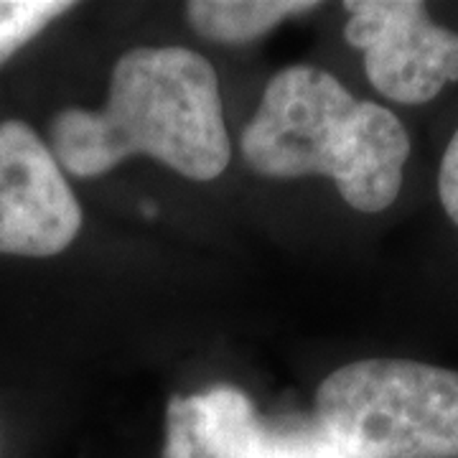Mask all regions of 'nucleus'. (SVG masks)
Listing matches in <instances>:
<instances>
[{
  "label": "nucleus",
  "mask_w": 458,
  "mask_h": 458,
  "mask_svg": "<svg viewBox=\"0 0 458 458\" xmlns=\"http://www.w3.org/2000/svg\"><path fill=\"white\" fill-rule=\"evenodd\" d=\"M82 207L47 140L0 120V255L54 258L77 240Z\"/></svg>",
  "instance_id": "obj_5"
},
{
  "label": "nucleus",
  "mask_w": 458,
  "mask_h": 458,
  "mask_svg": "<svg viewBox=\"0 0 458 458\" xmlns=\"http://www.w3.org/2000/svg\"><path fill=\"white\" fill-rule=\"evenodd\" d=\"M262 443L265 426L232 385L168 400L164 458H262Z\"/></svg>",
  "instance_id": "obj_6"
},
{
  "label": "nucleus",
  "mask_w": 458,
  "mask_h": 458,
  "mask_svg": "<svg viewBox=\"0 0 458 458\" xmlns=\"http://www.w3.org/2000/svg\"><path fill=\"white\" fill-rule=\"evenodd\" d=\"M262 458H349L321 428L270 430L265 428Z\"/></svg>",
  "instance_id": "obj_9"
},
{
  "label": "nucleus",
  "mask_w": 458,
  "mask_h": 458,
  "mask_svg": "<svg viewBox=\"0 0 458 458\" xmlns=\"http://www.w3.org/2000/svg\"><path fill=\"white\" fill-rule=\"evenodd\" d=\"M49 148L77 179L105 176L132 156H150L191 181L216 179L232 156L216 72L186 47L125 51L107 102L62 110L51 120Z\"/></svg>",
  "instance_id": "obj_1"
},
{
  "label": "nucleus",
  "mask_w": 458,
  "mask_h": 458,
  "mask_svg": "<svg viewBox=\"0 0 458 458\" xmlns=\"http://www.w3.org/2000/svg\"><path fill=\"white\" fill-rule=\"evenodd\" d=\"M438 197L445 214L458 227V131L454 132L451 143L445 148L438 171Z\"/></svg>",
  "instance_id": "obj_10"
},
{
  "label": "nucleus",
  "mask_w": 458,
  "mask_h": 458,
  "mask_svg": "<svg viewBox=\"0 0 458 458\" xmlns=\"http://www.w3.org/2000/svg\"><path fill=\"white\" fill-rule=\"evenodd\" d=\"M72 8L69 0H0V66Z\"/></svg>",
  "instance_id": "obj_8"
},
{
  "label": "nucleus",
  "mask_w": 458,
  "mask_h": 458,
  "mask_svg": "<svg viewBox=\"0 0 458 458\" xmlns=\"http://www.w3.org/2000/svg\"><path fill=\"white\" fill-rule=\"evenodd\" d=\"M318 8L313 0H197L186 5L194 31L216 44H247L280 21Z\"/></svg>",
  "instance_id": "obj_7"
},
{
  "label": "nucleus",
  "mask_w": 458,
  "mask_h": 458,
  "mask_svg": "<svg viewBox=\"0 0 458 458\" xmlns=\"http://www.w3.org/2000/svg\"><path fill=\"white\" fill-rule=\"evenodd\" d=\"M240 150L258 176H327L352 209L377 214L400 194L410 135L393 110L357 99L327 69L295 64L267 82Z\"/></svg>",
  "instance_id": "obj_2"
},
{
  "label": "nucleus",
  "mask_w": 458,
  "mask_h": 458,
  "mask_svg": "<svg viewBox=\"0 0 458 458\" xmlns=\"http://www.w3.org/2000/svg\"><path fill=\"white\" fill-rule=\"evenodd\" d=\"M344 38L364 51V72L382 98L426 105L458 82V33L433 23L420 0H349Z\"/></svg>",
  "instance_id": "obj_4"
},
{
  "label": "nucleus",
  "mask_w": 458,
  "mask_h": 458,
  "mask_svg": "<svg viewBox=\"0 0 458 458\" xmlns=\"http://www.w3.org/2000/svg\"><path fill=\"white\" fill-rule=\"evenodd\" d=\"M316 426L349 458H458V372L360 360L316 393Z\"/></svg>",
  "instance_id": "obj_3"
}]
</instances>
